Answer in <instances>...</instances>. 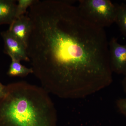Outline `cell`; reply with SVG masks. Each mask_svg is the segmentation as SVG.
Here are the masks:
<instances>
[{"label": "cell", "mask_w": 126, "mask_h": 126, "mask_svg": "<svg viewBox=\"0 0 126 126\" xmlns=\"http://www.w3.org/2000/svg\"><path fill=\"white\" fill-rule=\"evenodd\" d=\"M5 86L2 85L0 82V92L3 93L4 90Z\"/></svg>", "instance_id": "cell-13"}, {"label": "cell", "mask_w": 126, "mask_h": 126, "mask_svg": "<svg viewBox=\"0 0 126 126\" xmlns=\"http://www.w3.org/2000/svg\"><path fill=\"white\" fill-rule=\"evenodd\" d=\"M43 87L20 81L5 86L0 126H56V109Z\"/></svg>", "instance_id": "cell-2"}, {"label": "cell", "mask_w": 126, "mask_h": 126, "mask_svg": "<svg viewBox=\"0 0 126 126\" xmlns=\"http://www.w3.org/2000/svg\"><path fill=\"white\" fill-rule=\"evenodd\" d=\"M116 103L120 112L126 117V98L118 99Z\"/></svg>", "instance_id": "cell-11"}, {"label": "cell", "mask_w": 126, "mask_h": 126, "mask_svg": "<svg viewBox=\"0 0 126 126\" xmlns=\"http://www.w3.org/2000/svg\"><path fill=\"white\" fill-rule=\"evenodd\" d=\"M122 86L124 93L126 94V75H125V77L122 82Z\"/></svg>", "instance_id": "cell-12"}, {"label": "cell", "mask_w": 126, "mask_h": 126, "mask_svg": "<svg viewBox=\"0 0 126 126\" xmlns=\"http://www.w3.org/2000/svg\"><path fill=\"white\" fill-rule=\"evenodd\" d=\"M11 63L7 74L11 77H25L33 73L32 68H27L20 63V61L15 59H11Z\"/></svg>", "instance_id": "cell-8"}, {"label": "cell", "mask_w": 126, "mask_h": 126, "mask_svg": "<svg viewBox=\"0 0 126 126\" xmlns=\"http://www.w3.org/2000/svg\"><path fill=\"white\" fill-rule=\"evenodd\" d=\"M79 13L84 19L101 28L110 26L115 23L117 5L109 0H80Z\"/></svg>", "instance_id": "cell-3"}, {"label": "cell", "mask_w": 126, "mask_h": 126, "mask_svg": "<svg viewBox=\"0 0 126 126\" xmlns=\"http://www.w3.org/2000/svg\"><path fill=\"white\" fill-rule=\"evenodd\" d=\"M1 35L4 43V52L11 58L20 61H29L26 47L20 41L12 36L7 31L1 32Z\"/></svg>", "instance_id": "cell-5"}, {"label": "cell", "mask_w": 126, "mask_h": 126, "mask_svg": "<svg viewBox=\"0 0 126 126\" xmlns=\"http://www.w3.org/2000/svg\"><path fill=\"white\" fill-rule=\"evenodd\" d=\"M3 94H4V92L2 93L0 92V99L2 97V96L3 95Z\"/></svg>", "instance_id": "cell-14"}, {"label": "cell", "mask_w": 126, "mask_h": 126, "mask_svg": "<svg viewBox=\"0 0 126 126\" xmlns=\"http://www.w3.org/2000/svg\"><path fill=\"white\" fill-rule=\"evenodd\" d=\"M109 53L110 68L112 72L117 74L126 75V44L118 43L113 37L109 42Z\"/></svg>", "instance_id": "cell-4"}, {"label": "cell", "mask_w": 126, "mask_h": 126, "mask_svg": "<svg viewBox=\"0 0 126 126\" xmlns=\"http://www.w3.org/2000/svg\"><path fill=\"white\" fill-rule=\"evenodd\" d=\"M115 23L117 24L122 33L126 37V3L117 5Z\"/></svg>", "instance_id": "cell-9"}, {"label": "cell", "mask_w": 126, "mask_h": 126, "mask_svg": "<svg viewBox=\"0 0 126 126\" xmlns=\"http://www.w3.org/2000/svg\"><path fill=\"white\" fill-rule=\"evenodd\" d=\"M31 29V22L27 13L15 19L10 25L7 31L26 47Z\"/></svg>", "instance_id": "cell-6"}, {"label": "cell", "mask_w": 126, "mask_h": 126, "mask_svg": "<svg viewBox=\"0 0 126 126\" xmlns=\"http://www.w3.org/2000/svg\"><path fill=\"white\" fill-rule=\"evenodd\" d=\"M16 1L0 0V25H10L16 18Z\"/></svg>", "instance_id": "cell-7"}, {"label": "cell", "mask_w": 126, "mask_h": 126, "mask_svg": "<svg viewBox=\"0 0 126 126\" xmlns=\"http://www.w3.org/2000/svg\"><path fill=\"white\" fill-rule=\"evenodd\" d=\"M73 2L36 0L27 12L33 73L47 92L65 99L83 98L113 81L106 32L84 19Z\"/></svg>", "instance_id": "cell-1"}, {"label": "cell", "mask_w": 126, "mask_h": 126, "mask_svg": "<svg viewBox=\"0 0 126 126\" xmlns=\"http://www.w3.org/2000/svg\"><path fill=\"white\" fill-rule=\"evenodd\" d=\"M17 1L15 19L26 14L28 7H30L33 4L35 0H18Z\"/></svg>", "instance_id": "cell-10"}]
</instances>
